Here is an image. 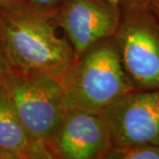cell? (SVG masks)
I'll return each mask as SVG.
<instances>
[{
    "label": "cell",
    "mask_w": 159,
    "mask_h": 159,
    "mask_svg": "<svg viewBox=\"0 0 159 159\" xmlns=\"http://www.w3.org/2000/svg\"><path fill=\"white\" fill-rule=\"evenodd\" d=\"M24 0H0V9H11L27 6Z\"/></svg>",
    "instance_id": "cell-12"
},
{
    "label": "cell",
    "mask_w": 159,
    "mask_h": 159,
    "mask_svg": "<svg viewBox=\"0 0 159 159\" xmlns=\"http://www.w3.org/2000/svg\"><path fill=\"white\" fill-rule=\"evenodd\" d=\"M51 17L66 34L76 60L98 41L113 36L119 10L106 0H63Z\"/></svg>",
    "instance_id": "cell-6"
},
{
    "label": "cell",
    "mask_w": 159,
    "mask_h": 159,
    "mask_svg": "<svg viewBox=\"0 0 159 159\" xmlns=\"http://www.w3.org/2000/svg\"><path fill=\"white\" fill-rule=\"evenodd\" d=\"M149 1H150L152 10H153L154 13L156 14L159 22V0H149Z\"/></svg>",
    "instance_id": "cell-13"
},
{
    "label": "cell",
    "mask_w": 159,
    "mask_h": 159,
    "mask_svg": "<svg viewBox=\"0 0 159 159\" xmlns=\"http://www.w3.org/2000/svg\"><path fill=\"white\" fill-rule=\"evenodd\" d=\"M105 159H159V146L148 143L112 147Z\"/></svg>",
    "instance_id": "cell-9"
},
{
    "label": "cell",
    "mask_w": 159,
    "mask_h": 159,
    "mask_svg": "<svg viewBox=\"0 0 159 159\" xmlns=\"http://www.w3.org/2000/svg\"><path fill=\"white\" fill-rule=\"evenodd\" d=\"M100 116L108 127L112 147L159 146V89L131 91Z\"/></svg>",
    "instance_id": "cell-5"
},
{
    "label": "cell",
    "mask_w": 159,
    "mask_h": 159,
    "mask_svg": "<svg viewBox=\"0 0 159 159\" xmlns=\"http://www.w3.org/2000/svg\"><path fill=\"white\" fill-rule=\"evenodd\" d=\"M11 70L9 62L6 58L4 51L2 49V46L0 44V82L6 74H8Z\"/></svg>",
    "instance_id": "cell-11"
},
{
    "label": "cell",
    "mask_w": 159,
    "mask_h": 159,
    "mask_svg": "<svg viewBox=\"0 0 159 159\" xmlns=\"http://www.w3.org/2000/svg\"><path fill=\"white\" fill-rule=\"evenodd\" d=\"M0 83L26 130L47 145L66 111L60 81L46 74H23L11 69Z\"/></svg>",
    "instance_id": "cell-4"
},
{
    "label": "cell",
    "mask_w": 159,
    "mask_h": 159,
    "mask_svg": "<svg viewBox=\"0 0 159 159\" xmlns=\"http://www.w3.org/2000/svg\"><path fill=\"white\" fill-rule=\"evenodd\" d=\"M29 6L38 11L51 14L57 9L63 0H24Z\"/></svg>",
    "instance_id": "cell-10"
},
{
    "label": "cell",
    "mask_w": 159,
    "mask_h": 159,
    "mask_svg": "<svg viewBox=\"0 0 159 159\" xmlns=\"http://www.w3.org/2000/svg\"><path fill=\"white\" fill-rule=\"evenodd\" d=\"M0 159H12V157L9 154L3 152V151H0Z\"/></svg>",
    "instance_id": "cell-15"
},
{
    "label": "cell",
    "mask_w": 159,
    "mask_h": 159,
    "mask_svg": "<svg viewBox=\"0 0 159 159\" xmlns=\"http://www.w3.org/2000/svg\"><path fill=\"white\" fill-rule=\"evenodd\" d=\"M110 5L114 6L115 8H119V5L121 0H106Z\"/></svg>",
    "instance_id": "cell-14"
},
{
    "label": "cell",
    "mask_w": 159,
    "mask_h": 159,
    "mask_svg": "<svg viewBox=\"0 0 159 159\" xmlns=\"http://www.w3.org/2000/svg\"><path fill=\"white\" fill-rule=\"evenodd\" d=\"M66 109L100 114L120 97L136 90L122 65L114 36L87 49L60 80Z\"/></svg>",
    "instance_id": "cell-2"
},
{
    "label": "cell",
    "mask_w": 159,
    "mask_h": 159,
    "mask_svg": "<svg viewBox=\"0 0 159 159\" xmlns=\"http://www.w3.org/2000/svg\"><path fill=\"white\" fill-rule=\"evenodd\" d=\"M51 14L27 6L0 9V44L11 68L59 81L75 62L69 41L59 37Z\"/></svg>",
    "instance_id": "cell-1"
},
{
    "label": "cell",
    "mask_w": 159,
    "mask_h": 159,
    "mask_svg": "<svg viewBox=\"0 0 159 159\" xmlns=\"http://www.w3.org/2000/svg\"><path fill=\"white\" fill-rule=\"evenodd\" d=\"M114 38L136 90L159 89V22L149 0H121Z\"/></svg>",
    "instance_id": "cell-3"
},
{
    "label": "cell",
    "mask_w": 159,
    "mask_h": 159,
    "mask_svg": "<svg viewBox=\"0 0 159 159\" xmlns=\"http://www.w3.org/2000/svg\"><path fill=\"white\" fill-rule=\"evenodd\" d=\"M0 151L9 154L12 159L54 158L47 145L36 141L26 130L1 83Z\"/></svg>",
    "instance_id": "cell-8"
},
{
    "label": "cell",
    "mask_w": 159,
    "mask_h": 159,
    "mask_svg": "<svg viewBox=\"0 0 159 159\" xmlns=\"http://www.w3.org/2000/svg\"><path fill=\"white\" fill-rule=\"evenodd\" d=\"M54 158H104L112 148L108 127L98 114L66 109L47 143Z\"/></svg>",
    "instance_id": "cell-7"
}]
</instances>
